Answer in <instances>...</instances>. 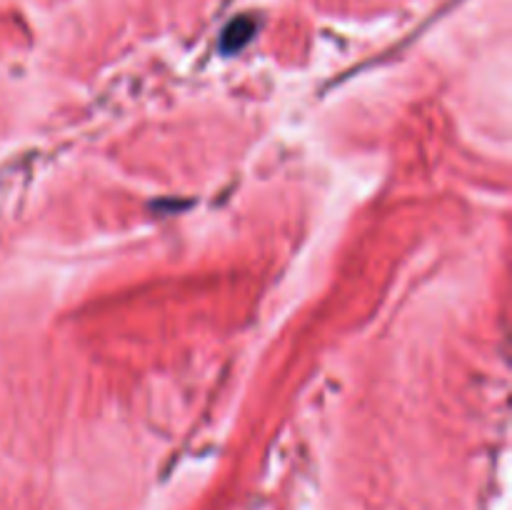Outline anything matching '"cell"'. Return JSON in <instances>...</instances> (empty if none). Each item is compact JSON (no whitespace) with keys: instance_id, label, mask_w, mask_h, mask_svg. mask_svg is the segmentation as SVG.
<instances>
[{"instance_id":"6da1fadb","label":"cell","mask_w":512,"mask_h":510,"mask_svg":"<svg viewBox=\"0 0 512 510\" xmlns=\"http://www.w3.org/2000/svg\"><path fill=\"white\" fill-rule=\"evenodd\" d=\"M250 33H253V28H250V20L248 23H245V20H235V23H230L228 30H225V35H223L225 50L240 48V45L248 40Z\"/></svg>"}]
</instances>
